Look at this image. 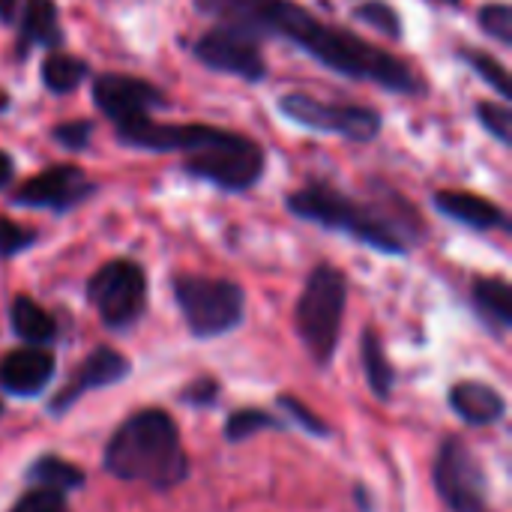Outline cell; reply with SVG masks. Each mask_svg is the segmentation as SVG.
I'll use <instances>...</instances> for the list:
<instances>
[{
  "label": "cell",
  "mask_w": 512,
  "mask_h": 512,
  "mask_svg": "<svg viewBox=\"0 0 512 512\" xmlns=\"http://www.w3.org/2000/svg\"><path fill=\"white\" fill-rule=\"evenodd\" d=\"M222 21L255 30L261 39L264 36L288 39L315 63L327 66L336 75L372 81L402 96L426 93V81L405 60L366 42L363 36L345 27L321 21L318 15H312L309 9L291 0H234V6Z\"/></svg>",
  "instance_id": "1"
},
{
  "label": "cell",
  "mask_w": 512,
  "mask_h": 512,
  "mask_svg": "<svg viewBox=\"0 0 512 512\" xmlns=\"http://www.w3.org/2000/svg\"><path fill=\"white\" fill-rule=\"evenodd\" d=\"M120 144L153 150V153H180L186 174L213 183L222 192H246L264 177V150L231 129L207 123H159L138 117L114 126Z\"/></svg>",
  "instance_id": "2"
},
{
  "label": "cell",
  "mask_w": 512,
  "mask_h": 512,
  "mask_svg": "<svg viewBox=\"0 0 512 512\" xmlns=\"http://www.w3.org/2000/svg\"><path fill=\"white\" fill-rule=\"evenodd\" d=\"M105 474L123 483H144L153 492H171L189 477V456L180 429L162 408L129 414L102 450Z\"/></svg>",
  "instance_id": "3"
},
{
  "label": "cell",
  "mask_w": 512,
  "mask_h": 512,
  "mask_svg": "<svg viewBox=\"0 0 512 512\" xmlns=\"http://www.w3.org/2000/svg\"><path fill=\"white\" fill-rule=\"evenodd\" d=\"M285 207L291 216L354 237L381 255H408L411 243L423 234L420 219L390 216L387 207L363 204L330 183H309L288 192Z\"/></svg>",
  "instance_id": "4"
},
{
  "label": "cell",
  "mask_w": 512,
  "mask_h": 512,
  "mask_svg": "<svg viewBox=\"0 0 512 512\" xmlns=\"http://www.w3.org/2000/svg\"><path fill=\"white\" fill-rule=\"evenodd\" d=\"M345 309H348L345 273L333 264H318L309 273L303 294L294 306V330L318 369H327L339 351Z\"/></svg>",
  "instance_id": "5"
},
{
  "label": "cell",
  "mask_w": 512,
  "mask_h": 512,
  "mask_svg": "<svg viewBox=\"0 0 512 512\" xmlns=\"http://www.w3.org/2000/svg\"><path fill=\"white\" fill-rule=\"evenodd\" d=\"M171 291L195 339H219L246 321V291L231 279L180 273L171 279Z\"/></svg>",
  "instance_id": "6"
},
{
  "label": "cell",
  "mask_w": 512,
  "mask_h": 512,
  "mask_svg": "<svg viewBox=\"0 0 512 512\" xmlns=\"http://www.w3.org/2000/svg\"><path fill=\"white\" fill-rule=\"evenodd\" d=\"M87 303L96 309L99 321L114 330H132L147 309V273L129 258H114L102 264L87 279Z\"/></svg>",
  "instance_id": "7"
},
{
  "label": "cell",
  "mask_w": 512,
  "mask_h": 512,
  "mask_svg": "<svg viewBox=\"0 0 512 512\" xmlns=\"http://www.w3.org/2000/svg\"><path fill=\"white\" fill-rule=\"evenodd\" d=\"M279 114L303 129L339 135L354 144H372L381 135V111L369 105H339V102H321L309 93H285L276 102Z\"/></svg>",
  "instance_id": "8"
},
{
  "label": "cell",
  "mask_w": 512,
  "mask_h": 512,
  "mask_svg": "<svg viewBox=\"0 0 512 512\" xmlns=\"http://www.w3.org/2000/svg\"><path fill=\"white\" fill-rule=\"evenodd\" d=\"M435 492L450 512H489V480L465 438L447 435L432 468Z\"/></svg>",
  "instance_id": "9"
},
{
  "label": "cell",
  "mask_w": 512,
  "mask_h": 512,
  "mask_svg": "<svg viewBox=\"0 0 512 512\" xmlns=\"http://www.w3.org/2000/svg\"><path fill=\"white\" fill-rule=\"evenodd\" d=\"M192 54L213 72L234 75L243 81H264L267 78V60L261 54V36L255 30H246L240 24L216 21L210 30H204Z\"/></svg>",
  "instance_id": "10"
},
{
  "label": "cell",
  "mask_w": 512,
  "mask_h": 512,
  "mask_svg": "<svg viewBox=\"0 0 512 512\" xmlns=\"http://www.w3.org/2000/svg\"><path fill=\"white\" fill-rule=\"evenodd\" d=\"M96 192V183L78 168V165H51L33 180H27L18 192H12L15 207H33V210H48V213H69L81 201H87Z\"/></svg>",
  "instance_id": "11"
},
{
  "label": "cell",
  "mask_w": 512,
  "mask_h": 512,
  "mask_svg": "<svg viewBox=\"0 0 512 512\" xmlns=\"http://www.w3.org/2000/svg\"><path fill=\"white\" fill-rule=\"evenodd\" d=\"M93 102L114 126H120L138 117H150V111L165 105V96L144 78L105 72L93 81Z\"/></svg>",
  "instance_id": "12"
},
{
  "label": "cell",
  "mask_w": 512,
  "mask_h": 512,
  "mask_svg": "<svg viewBox=\"0 0 512 512\" xmlns=\"http://www.w3.org/2000/svg\"><path fill=\"white\" fill-rule=\"evenodd\" d=\"M129 372H132V363H129L120 351L105 348V345L93 348V351L81 360V366L72 372V378H69V381L57 390V396L48 402V414H51V417H63L78 399H84V396L93 393V390H105V387H114V384L126 381Z\"/></svg>",
  "instance_id": "13"
},
{
  "label": "cell",
  "mask_w": 512,
  "mask_h": 512,
  "mask_svg": "<svg viewBox=\"0 0 512 512\" xmlns=\"http://www.w3.org/2000/svg\"><path fill=\"white\" fill-rule=\"evenodd\" d=\"M57 360L48 348H18L0 360V393L12 399H33L45 393V387L54 381Z\"/></svg>",
  "instance_id": "14"
},
{
  "label": "cell",
  "mask_w": 512,
  "mask_h": 512,
  "mask_svg": "<svg viewBox=\"0 0 512 512\" xmlns=\"http://www.w3.org/2000/svg\"><path fill=\"white\" fill-rule=\"evenodd\" d=\"M432 204L441 216L465 225V228H474V231H495V228H510V219L507 213L483 198V195H474V192H459V189H441L432 195Z\"/></svg>",
  "instance_id": "15"
},
{
  "label": "cell",
  "mask_w": 512,
  "mask_h": 512,
  "mask_svg": "<svg viewBox=\"0 0 512 512\" xmlns=\"http://www.w3.org/2000/svg\"><path fill=\"white\" fill-rule=\"evenodd\" d=\"M450 408L468 426H495L507 417V399L486 381H459L450 387Z\"/></svg>",
  "instance_id": "16"
},
{
  "label": "cell",
  "mask_w": 512,
  "mask_h": 512,
  "mask_svg": "<svg viewBox=\"0 0 512 512\" xmlns=\"http://www.w3.org/2000/svg\"><path fill=\"white\" fill-rule=\"evenodd\" d=\"M63 27L60 12L54 0H24L21 21H18V39H15V57L24 60L30 48H60Z\"/></svg>",
  "instance_id": "17"
},
{
  "label": "cell",
  "mask_w": 512,
  "mask_h": 512,
  "mask_svg": "<svg viewBox=\"0 0 512 512\" xmlns=\"http://www.w3.org/2000/svg\"><path fill=\"white\" fill-rule=\"evenodd\" d=\"M474 309L480 321L495 333L504 336L512 327V285L504 276H480L471 288Z\"/></svg>",
  "instance_id": "18"
},
{
  "label": "cell",
  "mask_w": 512,
  "mask_h": 512,
  "mask_svg": "<svg viewBox=\"0 0 512 512\" xmlns=\"http://www.w3.org/2000/svg\"><path fill=\"white\" fill-rule=\"evenodd\" d=\"M9 324L12 333L24 342V345H36L45 348L57 339V321L51 318V312H45L33 297L18 294L9 306Z\"/></svg>",
  "instance_id": "19"
},
{
  "label": "cell",
  "mask_w": 512,
  "mask_h": 512,
  "mask_svg": "<svg viewBox=\"0 0 512 512\" xmlns=\"http://www.w3.org/2000/svg\"><path fill=\"white\" fill-rule=\"evenodd\" d=\"M360 360H363V372H366V384L369 390L384 402L390 399L393 387H396V369L393 363L387 360V351L381 345V336L378 330L366 327L363 336H360Z\"/></svg>",
  "instance_id": "20"
},
{
  "label": "cell",
  "mask_w": 512,
  "mask_h": 512,
  "mask_svg": "<svg viewBox=\"0 0 512 512\" xmlns=\"http://www.w3.org/2000/svg\"><path fill=\"white\" fill-rule=\"evenodd\" d=\"M24 480H27L30 486L54 489V492H63V495H69V492H75V489H84V483H87V477H84L81 468H75L72 462H66V459H60V456H51V453L33 459V462L27 465V471H24Z\"/></svg>",
  "instance_id": "21"
},
{
  "label": "cell",
  "mask_w": 512,
  "mask_h": 512,
  "mask_svg": "<svg viewBox=\"0 0 512 512\" xmlns=\"http://www.w3.org/2000/svg\"><path fill=\"white\" fill-rule=\"evenodd\" d=\"M87 75H90V66L81 57H72L66 51H51L42 60V84L54 96L78 90L87 81Z\"/></svg>",
  "instance_id": "22"
},
{
  "label": "cell",
  "mask_w": 512,
  "mask_h": 512,
  "mask_svg": "<svg viewBox=\"0 0 512 512\" xmlns=\"http://www.w3.org/2000/svg\"><path fill=\"white\" fill-rule=\"evenodd\" d=\"M270 429H285V423L279 417H273L270 411L240 408V411H231L228 420H225V441L228 444H243L246 438H252L258 432H270Z\"/></svg>",
  "instance_id": "23"
},
{
  "label": "cell",
  "mask_w": 512,
  "mask_h": 512,
  "mask_svg": "<svg viewBox=\"0 0 512 512\" xmlns=\"http://www.w3.org/2000/svg\"><path fill=\"white\" fill-rule=\"evenodd\" d=\"M462 60L492 87V90H498L504 99H512V84H510V72H507V66L498 60V57H492L489 51H477V48H465L462 51Z\"/></svg>",
  "instance_id": "24"
},
{
  "label": "cell",
  "mask_w": 512,
  "mask_h": 512,
  "mask_svg": "<svg viewBox=\"0 0 512 512\" xmlns=\"http://www.w3.org/2000/svg\"><path fill=\"white\" fill-rule=\"evenodd\" d=\"M354 18L363 24H372L378 33H384L390 39H402V18L387 0H363L354 9Z\"/></svg>",
  "instance_id": "25"
},
{
  "label": "cell",
  "mask_w": 512,
  "mask_h": 512,
  "mask_svg": "<svg viewBox=\"0 0 512 512\" xmlns=\"http://www.w3.org/2000/svg\"><path fill=\"white\" fill-rule=\"evenodd\" d=\"M477 21L483 27V33H489L495 42L501 45H512V6L507 0H498V3H486L480 6L477 12Z\"/></svg>",
  "instance_id": "26"
},
{
  "label": "cell",
  "mask_w": 512,
  "mask_h": 512,
  "mask_svg": "<svg viewBox=\"0 0 512 512\" xmlns=\"http://www.w3.org/2000/svg\"><path fill=\"white\" fill-rule=\"evenodd\" d=\"M279 408L288 414V420H294V423H297L300 429H306L312 438H330V435H333V429L327 426V420L318 417L315 411H309L303 399L285 393V396H279Z\"/></svg>",
  "instance_id": "27"
},
{
  "label": "cell",
  "mask_w": 512,
  "mask_h": 512,
  "mask_svg": "<svg viewBox=\"0 0 512 512\" xmlns=\"http://www.w3.org/2000/svg\"><path fill=\"white\" fill-rule=\"evenodd\" d=\"M9 512H72L69 510V501L63 492H54V489H39V486H30Z\"/></svg>",
  "instance_id": "28"
},
{
  "label": "cell",
  "mask_w": 512,
  "mask_h": 512,
  "mask_svg": "<svg viewBox=\"0 0 512 512\" xmlns=\"http://www.w3.org/2000/svg\"><path fill=\"white\" fill-rule=\"evenodd\" d=\"M477 120L501 144H510L512 141V111L504 102H480L477 105Z\"/></svg>",
  "instance_id": "29"
},
{
  "label": "cell",
  "mask_w": 512,
  "mask_h": 512,
  "mask_svg": "<svg viewBox=\"0 0 512 512\" xmlns=\"http://www.w3.org/2000/svg\"><path fill=\"white\" fill-rule=\"evenodd\" d=\"M51 138L63 150H87L93 138V120H66L51 129Z\"/></svg>",
  "instance_id": "30"
},
{
  "label": "cell",
  "mask_w": 512,
  "mask_h": 512,
  "mask_svg": "<svg viewBox=\"0 0 512 512\" xmlns=\"http://www.w3.org/2000/svg\"><path fill=\"white\" fill-rule=\"evenodd\" d=\"M36 243V231L12 222V219H0V258H12L24 249H30Z\"/></svg>",
  "instance_id": "31"
},
{
  "label": "cell",
  "mask_w": 512,
  "mask_h": 512,
  "mask_svg": "<svg viewBox=\"0 0 512 512\" xmlns=\"http://www.w3.org/2000/svg\"><path fill=\"white\" fill-rule=\"evenodd\" d=\"M216 396H219V381L210 375H201L180 390V402L192 405V408H210V405H216Z\"/></svg>",
  "instance_id": "32"
},
{
  "label": "cell",
  "mask_w": 512,
  "mask_h": 512,
  "mask_svg": "<svg viewBox=\"0 0 512 512\" xmlns=\"http://www.w3.org/2000/svg\"><path fill=\"white\" fill-rule=\"evenodd\" d=\"M12 171H15V168H12V159H9V153H3V150H0V189H3V186H9V180H12Z\"/></svg>",
  "instance_id": "33"
},
{
  "label": "cell",
  "mask_w": 512,
  "mask_h": 512,
  "mask_svg": "<svg viewBox=\"0 0 512 512\" xmlns=\"http://www.w3.org/2000/svg\"><path fill=\"white\" fill-rule=\"evenodd\" d=\"M15 6H18V0H0V21L9 27L12 24V18H15Z\"/></svg>",
  "instance_id": "34"
},
{
  "label": "cell",
  "mask_w": 512,
  "mask_h": 512,
  "mask_svg": "<svg viewBox=\"0 0 512 512\" xmlns=\"http://www.w3.org/2000/svg\"><path fill=\"white\" fill-rule=\"evenodd\" d=\"M9 105H12L9 93H6V90H0V114H3V111H9Z\"/></svg>",
  "instance_id": "35"
},
{
  "label": "cell",
  "mask_w": 512,
  "mask_h": 512,
  "mask_svg": "<svg viewBox=\"0 0 512 512\" xmlns=\"http://www.w3.org/2000/svg\"><path fill=\"white\" fill-rule=\"evenodd\" d=\"M429 3H438V6H459L462 0H429Z\"/></svg>",
  "instance_id": "36"
},
{
  "label": "cell",
  "mask_w": 512,
  "mask_h": 512,
  "mask_svg": "<svg viewBox=\"0 0 512 512\" xmlns=\"http://www.w3.org/2000/svg\"><path fill=\"white\" fill-rule=\"evenodd\" d=\"M0 414H3V402H0Z\"/></svg>",
  "instance_id": "37"
}]
</instances>
